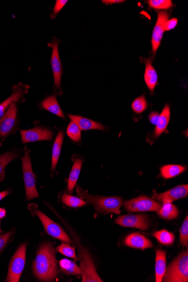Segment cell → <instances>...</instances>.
<instances>
[{
  "mask_svg": "<svg viewBox=\"0 0 188 282\" xmlns=\"http://www.w3.org/2000/svg\"><path fill=\"white\" fill-rule=\"evenodd\" d=\"M33 271L35 276L42 281H52L57 276L56 252L52 244L44 243L40 248L33 264Z\"/></svg>",
  "mask_w": 188,
  "mask_h": 282,
  "instance_id": "1",
  "label": "cell"
},
{
  "mask_svg": "<svg viewBox=\"0 0 188 282\" xmlns=\"http://www.w3.org/2000/svg\"><path fill=\"white\" fill-rule=\"evenodd\" d=\"M77 193L83 200L92 204L96 211L100 214L114 213L119 214L122 212L120 208L123 204V200L120 196H104L90 195L87 190H84L80 186H77Z\"/></svg>",
  "mask_w": 188,
  "mask_h": 282,
  "instance_id": "2",
  "label": "cell"
},
{
  "mask_svg": "<svg viewBox=\"0 0 188 282\" xmlns=\"http://www.w3.org/2000/svg\"><path fill=\"white\" fill-rule=\"evenodd\" d=\"M162 281L166 282H188V252L184 250L170 264Z\"/></svg>",
  "mask_w": 188,
  "mask_h": 282,
  "instance_id": "3",
  "label": "cell"
},
{
  "mask_svg": "<svg viewBox=\"0 0 188 282\" xmlns=\"http://www.w3.org/2000/svg\"><path fill=\"white\" fill-rule=\"evenodd\" d=\"M29 209L31 212L36 214L39 218L42 223L44 230L49 235L54 238L65 242L72 244L73 242L71 240L68 234L59 224L53 222L46 214L39 211L38 208H34L33 204L29 206Z\"/></svg>",
  "mask_w": 188,
  "mask_h": 282,
  "instance_id": "4",
  "label": "cell"
},
{
  "mask_svg": "<svg viewBox=\"0 0 188 282\" xmlns=\"http://www.w3.org/2000/svg\"><path fill=\"white\" fill-rule=\"evenodd\" d=\"M78 254L80 260V268L82 270L83 282H102L98 274L96 267L88 250L82 245L78 244Z\"/></svg>",
  "mask_w": 188,
  "mask_h": 282,
  "instance_id": "5",
  "label": "cell"
},
{
  "mask_svg": "<svg viewBox=\"0 0 188 282\" xmlns=\"http://www.w3.org/2000/svg\"><path fill=\"white\" fill-rule=\"evenodd\" d=\"M22 170L26 192V198L28 200L38 198V194L36 186L35 176L31 164L30 151L26 150L24 158H21Z\"/></svg>",
  "mask_w": 188,
  "mask_h": 282,
  "instance_id": "6",
  "label": "cell"
},
{
  "mask_svg": "<svg viewBox=\"0 0 188 282\" xmlns=\"http://www.w3.org/2000/svg\"><path fill=\"white\" fill-rule=\"evenodd\" d=\"M26 245L22 244L16 250L10 262L6 282H20L26 264Z\"/></svg>",
  "mask_w": 188,
  "mask_h": 282,
  "instance_id": "7",
  "label": "cell"
},
{
  "mask_svg": "<svg viewBox=\"0 0 188 282\" xmlns=\"http://www.w3.org/2000/svg\"><path fill=\"white\" fill-rule=\"evenodd\" d=\"M162 205L149 196H141L126 201L124 208L130 212H158Z\"/></svg>",
  "mask_w": 188,
  "mask_h": 282,
  "instance_id": "8",
  "label": "cell"
},
{
  "mask_svg": "<svg viewBox=\"0 0 188 282\" xmlns=\"http://www.w3.org/2000/svg\"><path fill=\"white\" fill-rule=\"evenodd\" d=\"M17 106L15 102H12L0 118V138L4 140L14 130L17 122Z\"/></svg>",
  "mask_w": 188,
  "mask_h": 282,
  "instance_id": "9",
  "label": "cell"
},
{
  "mask_svg": "<svg viewBox=\"0 0 188 282\" xmlns=\"http://www.w3.org/2000/svg\"><path fill=\"white\" fill-rule=\"evenodd\" d=\"M115 222L123 227L135 228L142 230H146L150 228L148 219L143 214L120 216L116 219Z\"/></svg>",
  "mask_w": 188,
  "mask_h": 282,
  "instance_id": "10",
  "label": "cell"
},
{
  "mask_svg": "<svg viewBox=\"0 0 188 282\" xmlns=\"http://www.w3.org/2000/svg\"><path fill=\"white\" fill-rule=\"evenodd\" d=\"M59 42L56 38L48 44V46L52 48V56L51 58V64L54 79L55 86L58 90H61V80L62 72V64L58 50Z\"/></svg>",
  "mask_w": 188,
  "mask_h": 282,
  "instance_id": "11",
  "label": "cell"
},
{
  "mask_svg": "<svg viewBox=\"0 0 188 282\" xmlns=\"http://www.w3.org/2000/svg\"><path fill=\"white\" fill-rule=\"evenodd\" d=\"M188 194V186L181 185L172 188L162 194H154L153 198L163 204H171L174 200L186 198Z\"/></svg>",
  "mask_w": 188,
  "mask_h": 282,
  "instance_id": "12",
  "label": "cell"
},
{
  "mask_svg": "<svg viewBox=\"0 0 188 282\" xmlns=\"http://www.w3.org/2000/svg\"><path fill=\"white\" fill-rule=\"evenodd\" d=\"M169 14L168 12L160 11L158 12V20L153 30L152 38V52L154 54L160 47L161 40L164 32V25L168 20Z\"/></svg>",
  "mask_w": 188,
  "mask_h": 282,
  "instance_id": "13",
  "label": "cell"
},
{
  "mask_svg": "<svg viewBox=\"0 0 188 282\" xmlns=\"http://www.w3.org/2000/svg\"><path fill=\"white\" fill-rule=\"evenodd\" d=\"M22 142L28 143L42 140H51L52 132L46 128H36L20 132Z\"/></svg>",
  "mask_w": 188,
  "mask_h": 282,
  "instance_id": "14",
  "label": "cell"
},
{
  "mask_svg": "<svg viewBox=\"0 0 188 282\" xmlns=\"http://www.w3.org/2000/svg\"><path fill=\"white\" fill-rule=\"evenodd\" d=\"M28 85L21 82L12 87V95L6 100L0 104V118L6 113V109L12 102H20L24 100V96L28 93Z\"/></svg>",
  "mask_w": 188,
  "mask_h": 282,
  "instance_id": "15",
  "label": "cell"
},
{
  "mask_svg": "<svg viewBox=\"0 0 188 282\" xmlns=\"http://www.w3.org/2000/svg\"><path fill=\"white\" fill-rule=\"evenodd\" d=\"M124 244L128 247L141 250L151 248L154 246L150 240L140 232L128 235L124 240Z\"/></svg>",
  "mask_w": 188,
  "mask_h": 282,
  "instance_id": "16",
  "label": "cell"
},
{
  "mask_svg": "<svg viewBox=\"0 0 188 282\" xmlns=\"http://www.w3.org/2000/svg\"><path fill=\"white\" fill-rule=\"evenodd\" d=\"M140 59L146 64V70L144 74V80L150 92H153L156 85L158 84V74L152 66V60L151 58H140Z\"/></svg>",
  "mask_w": 188,
  "mask_h": 282,
  "instance_id": "17",
  "label": "cell"
},
{
  "mask_svg": "<svg viewBox=\"0 0 188 282\" xmlns=\"http://www.w3.org/2000/svg\"><path fill=\"white\" fill-rule=\"evenodd\" d=\"M155 270L156 282H162L166 270V252L165 250L160 249L156 250Z\"/></svg>",
  "mask_w": 188,
  "mask_h": 282,
  "instance_id": "18",
  "label": "cell"
},
{
  "mask_svg": "<svg viewBox=\"0 0 188 282\" xmlns=\"http://www.w3.org/2000/svg\"><path fill=\"white\" fill-rule=\"evenodd\" d=\"M68 117L72 122L78 125L80 130H99L104 131L105 127L100 123L82 117V116L69 114Z\"/></svg>",
  "mask_w": 188,
  "mask_h": 282,
  "instance_id": "19",
  "label": "cell"
},
{
  "mask_svg": "<svg viewBox=\"0 0 188 282\" xmlns=\"http://www.w3.org/2000/svg\"><path fill=\"white\" fill-rule=\"evenodd\" d=\"M170 115H171L170 108L166 104L164 107L162 112L160 114L158 122L156 124V128L153 135L154 138H158L166 131L170 122Z\"/></svg>",
  "mask_w": 188,
  "mask_h": 282,
  "instance_id": "20",
  "label": "cell"
},
{
  "mask_svg": "<svg viewBox=\"0 0 188 282\" xmlns=\"http://www.w3.org/2000/svg\"><path fill=\"white\" fill-rule=\"evenodd\" d=\"M42 106L43 109L65 119L64 114L62 112L59 104H58L56 96H51L46 98L42 102Z\"/></svg>",
  "mask_w": 188,
  "mask_h": 282,
  "instance_id": "21",
  "label": "cell"
},
{
  "mask_svg": "<svg viewBox=\"0 0 188 282\" xmlns=\"http://www.w3.org/2000/svg\"><path fill=\"white\" fill-rule=\"evenodd\" d=\"M82 166V159L78 158L75 160L72 168L70 174L68 185H67V188H68L70 194L72 193L74 191L76 183L78 182Z\"/></svg>",
  "mask_w": 188,
  "mask_h": 282,
  "instance_id": "22",
  "label": "cell"
},
{
  "mask_svg": "<svg viewBox=\"0 0 188 282\" xmlns=\"http://www.w3.org/2000/svg\"><path fill=\"white\" fill-rule=\"evenodd\" d=\"M64 138V133L62 132H60L58 134L54 143L52 164V170L53 172H55L58 160H59Z\"/></svg>",
  "mask_w": 188,
  "mask_h": 282,
  "instance_id": "23",
  "label": "cell"
},
{
  "mask_svg": "<svg viewBox=\"0 0 188 282\" xmlns=\"http://www.w3.org/2000/svg\"><path fill=\"white\" fill-rule=\"evenodd\" d=\"M186 168L181 165L168 164L160 168V174L165 179L176 177L184 172Z\"/></svg>",
  "mask_w": 188,
  "mask_h": 282,
  "instance_id": "24",
  "label": "cell"
},
{
  "mask_svg": "<svg viewBox=\"0 0 188 282\" xmlns=\"http://www.w3.org/2000/svg\"><path fill=\"white\" fill-rule=\"evenodd\" d=\"M60 270L66 275H82V270L74 262L68 259H62L60 262Z\"/></svg>",
  "mask_w": 188,
  "mask_h": 282,
  "instance_id": "25",
  "label": "cell"
},
{
  "mask_svg": "<svg viewBox=\"0 0 188 282\" xmlns=\"http://www.w3.org/2000/svg\"><path fill=\"white\" fill-rule=\"evenodd\" d=\"M158 214L166 220H172L178 216V211L176 206L171 204H163L158 212Z\"/></svg>",
  "mask_w": 188,
  "mask_h": 282,
  "instance_id": "26",
  "label": "cell"
},
{
  "mask_svg": "<svg viewBox=\"0 0 188 282\" xmlns=\"http://www.w3.org/2000/svg\"><path fill=\"white\" fill-rule=\"evenodd\" d=\"M18 154L14 152H8L0 156V182L6 176L5 168L12 160L17 158Z\"/></svg>",
  "mask_w": 188,
  "mask_h": 282,
  "instance_id": "27",
  "label": "cell"
},
{
  "mask_svg": "<svg viewBox=\"0 0 188 282\" xmlns=\"http://www.w3.org/2000/svg\"><path fill=\"white\" fill-rule=\"evenodd\" d=\"M62 203L64 204L67 206L74 208L82 207L88 204L87 201H85L82 198L66 194L62 195Z\"/></svg>",
  "mask_w": 188,
  "mask_h": 282,
  "instance_id": "28",
  "label": "cell"
},
{
  "mask_svg": "<svg viewBox=\"0 0 188 282\" xmlns=\"http://www.w3.org/2000/svg\"><path fill=\"white\" fill-rule=\"evenodd\" d=\"M154 236L161 244L166 246L172 244L174 240V238H176V236L172 232L166 230L156 232Z\"/></svg>",
  "mask_w": 188,
  "mask_h": 282,
  "instance_id": "29",
  "label": "cell"
},
{
  "mask_svg": "<svg viewBox=\"0 0 188 282\" xmlns=\"http://www.w3.org/2000/svg\"><path fill=\"white\" fill-rule=\"evenodd\" d=\"M67 135L75 142H79L82 140V132L77 124L72 122L70 123L66 130Z\"/></svg>",
  "mask_w": 188,
  "mask_h": 282,
  "instance_id": "30",
  "label": "cell"
},
{
  "mask_svg": "<svg viewBox=\"0 0 188 282\" xmlns=\"http://www.w3.org/2000/svg\"><path fill=\"white\" fill-rule=\"evenodd\" d=\"M56 252L64 255V256L72 258L76 261L78 260V258L76 256L74 248L71 247L70 245L62 242L60 246H58Z\"/></svg>",
  "mask_w": 188,
  "mask_h": 282,
  "instance_id": "31",
  "label": "cell"
},
{
  "mask_svg": "<svg viewBox=\"0 0 188 282\" xmlns=\"http://www.w3.org/2000/svg\"><path fill=\"white\" fill-rule=\"evenodd\" d=\"M132 107L136 114H140L146 110L148 104L144 96H140L134 100Z\"/></svg>",
  "mask_w": 188,
  "mask_h": 282,
  "instance_id": "32",
  "label": "cell"
},
{
  "mask_svg": "<svg viewBox=\"0 0 188 282\" xmlns=\"http://www.w3.org/2000/svg\"><path fill=\"white\" fill-rule=\"evenodd\" d=\"M149 6L156 10H167L173 6L171 0H150Z\"/></svg>",
  "mask_w": 188,
  "mask_h": 282,
  "instance_id": "33",
  "label": "cell"
},
{
  "mask_svg": "<svg viewBox=\"0 0 188 282\" xmlns=\"http://www.w3.org/2000/svg\"><path fill=\"white\" fill-rule=\"evenodd\" d=\"M180 242L183 247L188 248V216H187L185 220L184 221L182 225L180 230Z\"/></svg>",
  "mask_w": 188,
  "mask_h": 282,
  "instance_id": "34",
  "label": "cell"
},
{
  "mask_svg": "<svg viewBox=\"0 0 188 282\" xmlns=\"http://www.w3.org/2000/svg\"><path fill=\"white\" fill-rule=\"evenodd\" d=\"M12 234V232H6L5 234L0 236V252L6 247L8 240H10L11 236Z\"/></svg>",
  "mask_w": 188,
  "mask_h": 282,
  "instance_id": "35",
  "label": "cell"
},
{
  "mask_svg": "<svg viewBox=\"0 0 188 282\" xmlns=\"http://www.w3.org/2000/svg\"><path fill=\"white\" fill-rule=\"evenodd\" d=\"M178 20L172 18L165 22L164 25V31L172 30L176 28L178 24Z\"/></svg>",
  "mask_w": 188,
  "mask_h": 282,
  "instance_id": "36",
  "label": "cell"
},
{
  "mask_svg": "<svg viewBox=\"0 0 188 282\" xmlns=\"http://www.w3.org/2000/svg\"><path fill=\"white\" fill-rule=\"evenodd\" d=\"M67 2V0H57L53 10L54 14L56 15L59 13Z\"/></svg>",
  "mask_w": 188,
  "mask_h": 282,
  "instance_id": "37",
  "label": "cell"
},
{
  "mask_svg": "<svg viewBox=\"0 0 188 282\" xmlns=\"http://www.w3.org/2000/svg\"><path fill=\"white\" fill-rule=\"evenodd\" d=\"M160 114L156 112H152L149 116V120L152 124L156 125L158 120Z\"/></svg>",
  "mask_w": 188,
  "mask_h": 282,
  "instance_id": "38",
  "label": "cell"
},
{
  "mask_svg": "<svg viewBox=\"0 0 188 282\" xmlns=\"http://www.w3.org/2000/svg\"><path fill=\"white\" fill-rule=\"evenodd\" d=\"M104 4H107V5H112L114 4H119L124 2V1H122V0H104V1H102Z\"/></svg>",
  "mask_w": 188,
  "mask_h": 282,
  "instance_id": "39",
  "label": "cell"
},
{
  "mask_svg": "<svg viewBox=\"0 0 188 282\" xmlns=\"http://www.w3.org/2000/svg\"><path fill=\"white\" fill-rule=\"evenodd\" d=\"M8 194H10V192L8 191H4L0 192V201H1L4 198H6Z\"/></svg>",
  "mask_w": 188,
  "mask_h": 282,
  "instance_id": "40",
  "label": "cell"
},
{
  "mask_svg": "<svg viewBox=\"0 0 188 282\" xmlns=\"http://www.w3.org/2000/svg\"><path fill=\"white\" fill-rule=\"evenodd\" d=\"M6 210L4 208H0V218H3L6 216Z\"/></svg>",
  "mask_w": 188,
  "mask_h": 282,
  "instance_id": "41",
  "label": "cell"
},
{
  "mask_svg": "<svg viewBox=\"0 0 188 282\" xmlns=\"http://www.w3.org/2000/svg\"><path fill=\"white\" fill-rule=\"evenodd\" d=\"M2 231L1 230V218H0V234H2Z\"/></svg>",
  "mask_w": 188,
  "mask_h": 282,
  "instance_id": "42",
  "label": "cell"
}]
</instances>
